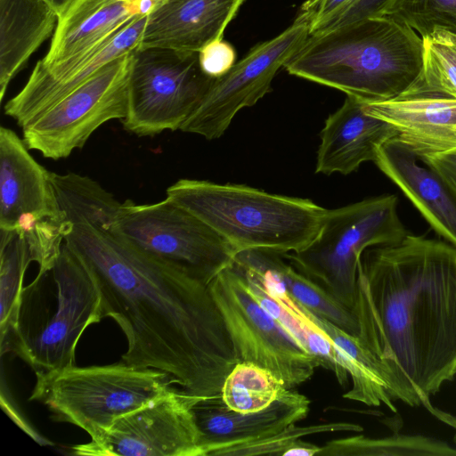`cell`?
I'll use <instances>...</instances> for the list:
<instances>
[{
    "label": "cell",
    "mask_w": 456,
    "mask_h": 456,
    "mask_svg": "<svg viewBox=\"0 0 456 456\" xmlns=\"http://www.w3.org/2000/svg\"><path fill=\"white\" fill-rule=\"evenodd\" d=\"M64 241L102 295L103 315L122 330V361L168 373L199 397L221 396L239 360L208 283L128 244L113 221L70 218Z\"/></svg>",
    "instance_id": "cell-1"
},
{
    "label": "cell",
    "mask_w": 456,
    "mask_h": 456,
    "mask_svg": "<svg viewBox=\"0 0 456 456\" xmlns=\"http://www.w3.org/2000/svg\"><path fill=\"white\" fill-rule=\"evenodd\" d=\"M358 338L386 369L394 400L423 406L456 429L430 396L456 375V248L408 233L358 262Z\"/></svg>",
    "instance_id": "cell-2"
},
{
    "label": "cell",
    "mask_w": 456,
    "mask_h": 456,
    "mask_svg": "<svg viewBox=\"0 0 456 456\" xmlns=\"http://www.w3.org/2000/svg\"><path fill=\"white\" fill-rule=\"evenodd\" d=\"M423 53V39L412 28L383 15L311 34L284 68L364 102H377L409 89L421 71Z\"/></svg>",
    "instance_id": "cell-3"
},
{
    "label": "cell",
    "mask_w": 456,
    "mask_h": 456,
    "mask_svg": "<svg viewBox=\"0 0 456 456\" xmlns=\"http://www.w3.org/2000/svg\"><path fill=\"white\" fill-rule=\"evenodd\" d=\"M166 195L222 235L237 254L297 252L317 236L327 212L308 199L195 179H179Z\"/></svg>",
    "instance_id": "cell-4"
},
{
    "label": "cell",
    "mask_w": 456,
    "mask_h": 456,
    "mask_svg": "<svg viewBox=\"0 0 456 456\" xmlns=\"http://www.w3.org/2000/svg\"><path fill=\"white\" fill-rule=\"evenodd\" d=\"M103 318L93 274L64 241L53 268L24 287L17 329L1 354L13 353L36 373L76 365L82 334Z\"/></svg>",
    "instance_id": "cell-5"
},
{
    "label": "cell",
    "mask_w": 456,
    "mask_h": 456,
    "mask_svg": "<svg viewBox=\"0 0 456 456\" xmlns=\"http://www.w3.org/2000/svg\"><path fill=\"white\" fill-rule=\"evenodd\" d=\"M29 401L44 404L55 421L75 425L94 438L120 417L166 395L175 384L167 372L126 363L36 373Z\"/></svg>",
    "instance_id": "cell-6"
},
{
    "label": "cell",
    "mask_w": 456,
    "mask_h": 456,
    "mask_svg": "<svg viewBox=\"0 0 456 456\" xmlns=\"http://www.w3.org/2000/svg\"><path fill=\"white\" fill-rule=\"evenodd\" d=\"M397 208V197L385 194L327 209L317 236L305 248L281 256L353 312L363 251L408 234Z\"/></svg>",
    "instance_id": "cell-7"
},
{
    "label": "cell",
    "mask_w": 456,
    "mask_h": 456,
    "mask_svg": "<svg viewBox=\"0 0 456 456\" xmlns=\"http://www.w3.org/2000/svg\"><path fill=\"white\" fill-rule=\"evenodd\" d=\"M71 223L61 208L52 172L12 129L0 128V230L19 232L44 273L54 265Z\"/></svg>",
    "instance_id": "cell-8"
},
{
    "label": "cell",
    "mask_w": 456,
    "mask_h": 456,
    "mask_svg": "<svg viewBox=\"0 0 456 456\" xmlns=\"http://www.w3.org/2000/svg\"><path fill=\"white\" fill-rule=\"evenodd\" d=\"M111 228L131 246L208 284L237 255L222 235L167 198L150 204L124 201Z\"/></svg>",
    "instance_id": "cell-9"
},
{
    "label": "cell",
    "mask_w": 456,
    "mask_h": 456,
    "mask_svg": "<svg viewBox=\"0 0 456 456\" xmlns=\"http://www.w3.org/2000/svg\"><path fill=\"white\" fill-rule=\"evenodd\" d=\"M215 79L201 69L199 52L137 47L132 53L124 128L138 136L180 130Z\"/></svg>",
    "instance_id": "cell-10"
},
{
    "label": "cell",
    "mask_w": 456,
    "mask_h": 456,
    "mask_svg": "<svg viewBox=\"0 0 456 456\" xmlns=\"http://www.w3.org/2000/svg\"><path fill=\"white\" fill-rule=\"evenodd\" d=\"M233 343L239 362L259 365L288 388L309 380L321 361L304 349L251 292L234 264L208 284Z\"/></svg>",
    "instance_id": "cell-11"
},
{
    "label": "cell",
    "mask_w": 456,
    "mask_h": 456,
    "mask_svg": "<svg viewBox=\"0 0 456 456\" xmlns=\"http://www.w3.org/2000/svg\"><path fill=\"white\" fill-rule=\"evenodd\" d=\"M132 53L106 64L23 126L28 150L54 160L65 159L83 148L104 123L122 120L126 114Z\"/></svg>",
    "instance_id": "cell-12"
},
{
    "label": "cell",
    "mask_w": 456,
    "mask_h": 456,
    "mask_svg": "<svg viewBox=\"0 0 456 456\" xmlns=\"http://www.w3.org/2000/svg\"><path fill=\"white\" fill-rule=\"evenodd\" d=\"M204 399L174 387L118 419L88 443L71 447L83 456H205L193 406Z\"/></svg>",
    "instance_id": "cell-13"
},
{
    "label": "cell",
    "mask_w": 456,
    "mask_h": 456,
    "mask_svg": "<svg viewBox=\"0 0 456 456\" xmlns=\"http://www.w3.org/2000/svg\"><path fill=\"white\" fill-rule=\"evenodd\" d=\"M309 36L308 23L296 18L281 34L255 45L225 75L215 79L180 130L208 140L221 137L238 111L253 106L271 90L278 70Z\"/></svg>",
    "instance_id": "cell-14"
},
{
    "label": "cell",
    "mask_w": 456,
    "mask_h": 456,
    "mask_svg": "<svg viewBox=\"0 0 456 456\" xmlns=\"http://www.w3.org/2000/svg\"><path fill=\"white\" fill-rule=\"evenodd\" d=\"M141 0H72L58 14L45 56L30 76L59 80L134 19Z\"/></svg>",
    "instance_id": "cell-15"
},
{
    "label": "cell",
    "mask_w": 456,
    "mask_h": 456,
    "mask_svg": "<svg viewBox=\"0 0 456 456\" xmlns=\"http://www.w3.org/2000/svg\"><path fill=\"white\" fill-rule=\"evenodd\" d=\"M234 264L243 273L251 292L262 306L304 349L321 361L322 368L335 375L342 387L347 386L349 374L346 357L314 322L310 311L288 292L272 266L270 252L241 251L236 255Z\"/></svg>",
    "instance_id": "cell-16"
},
{
    "label": "cell",
    "mask_w": 456,
    "mask_h": 456,
    "mask_svg": "<svg viewBox=\"0 0 456 456\" xmlns=\"http://www.w3.org/2000/svg\"><path fill=\"white\" fill-rule=\"evenodd\" d=\"M311 401L294 388H285L267 407L251 412L229 409L221 396L204 398L193 406L205 456L224 447L273 435L305 419Z\"/></svg>",
    "instance_id": "cell-17"
},
{
    "label": "cell",
    "mask_w": 456,
    "mask_h": 456,
    "mask_svg": "<svg viewBox=\"0 0 456 456\" xmlns=\"http://www.w3.org/2000/svg\"><path fill=\"white\" fill-rule=\"evenodd\" d=\"M247 0H159L148 15L139 47L200 52L223 38Z\"/></svg>",
    "instance_id": "cell-18"
},
{
    "label": "cell",
    "mask_w": 456,
    "mask_h": 456,
    "mask_svg": "<svg viewBox=\"0 0 456 456\" xmlns=\"http://www.w3.org/2000/svg\"><path fill=\"white\" fill-rule=\"evenodd\" d=\"M365 110L390 124L419 160L456 150V98L403 94L366 102Z\"/></svg>",
    "instance_id": "cell-19"
},
{
    "label": "cell",
    "mask_w": 456,
    "mask_h": 456,
    "mask_svg": "<svg viewBox=\"0 0 456 456\" xmlns=\"http://www.w3.org/2000/svg\"><path fill=\"white\" fill-rule=\"evenodd\" d=\"M365 103L346 95L341 107L327 118L320 134L316 173L348 175L363 162H374L379 148L397 137L390 124L366 112Z\"/></svg>",
    "instance_id": "cell-20"
},
{
    "label": "cell",
    "mask_w": 456,
    "mask_h": 456,
    "mask_svg": "<svg viewBox=\"0 0 456 456\" xmlns=\"http://www.w3.org/2000/svg\"><path fill=\"white\" fill-rule=\"evenodd\" d=\"M398 139L379 150L374 163L410 200L430 226L456 248V195Z\"/></svg>",
    "instance_id": "cell-21"
},
{
    "label": "cell",
    "mask_w": 456,
    "mask_h": 456,
    "mask_svg": "<svg viewBox=\"0 0 456 456\" xmlns=\"http://www.w3.org/2000/svg\"><path fill=\"white\" fill-rule=\"evenodd\" d=\"M148 16L134 19L59 80L28 77L22 89L4 105L5 115L19 126L58 102L110 61L139 47Z\"/></svg>",
    "instance_id": "cell-22"
},
{
    "label": "cell",
    "mask_w": 456,
    "mask_h": 456,
    "mask_svg": "<svg viewBox=\"0 0 456 456\" xmlns=\"http://www.w3.org/2000/svg\"><path fill=\"white\" fill-rule=\"evenodd\" d=\"M57 13L43 0H0V100L31 55L53 36Z\"/></svg>",
    "instance_id": "cell-23"
},
{
    "label": "cell",
    "mask_w": 456,
    "mask_h": 456,
    "mask_svg": "<svg viewBox=\"0 0 456 456\" xmlns=\"http://www.w3.org/2000/svg\"><path fill=\"white\" fill-rule=\"evenodd\" d=\"M310 315L346 359L352 387L343 397L368 406H380L383 403L396 412L389 377L384 366L357 337L311 311Z\"/></svg>",
    "instance_id": "cell-24"
},
{
    "label": "cell",
    "mask_w": 456,
    "mask_h": 456,
    "mask_svg": "<svg viewBox=\"0 0 456 456\" xmlns=\"http://www.w3.org/2000/svg\"><path fill=\"white\" fill-rule=\"evenodd\" d=\"M30 262L33 260L24 237L15 230H0L1 354L17 329L23 280Z\"/></svg>",
    "instance_id": "cell-25"
},
{
    "label": "cell",
    "mask_w": 456,
    "mask_h": 456,
    "mask_svg": "<svg viewBox=\"0 0 456 456\" xmlns=\"http://www.w3.org/2000/svg\"><path fill=\"white\" fill-rule=\"evenodd\" d=\"M317 455L456 456V449L444 441L421 435H392L381 438L357 435L327 442Z\"/></svg>",
    "instance_id": "cell-26"
},
{
    "label": "cell",
    "mask_w": 456,
    "mask_h": 456,
    "mask_svg": "<svg viewBox=\"0 0 456 456\" xmlns=\"http://www.w3.org/2000/svg\"><path fill=\"white\" fill-rule=\"evenodd\" d=\"M422 39L421 71L402 95L456 98V33L436 29Z\"/></svg>",
    "instance_id": "cell-27"
},
{
    "label": "cell",
    "mask_w": 456,
    "mask_h": 456,
    "mask_svg": "<svg viewBox=\"0 0 456 456\" xmlns=\"http://www.w3.org/2000/svg\"><path fill=\"white\" fill-rule=\"evenodd\" d=\"M272 266L288 292L314 314L328 320L347 333L359 336V325L354 313L323 288L286 263L281 255L270 252Z\"/></svg>",
    "instance_id": "cell-28"
},
{
    "label": "cell",
    "mask_w": 456,
    "mask_h": 456,
    "mask_svg": "<svg viewBox=\"0 0 456 456\" xmlns=\"http://www.w3.org/2000/svg\"><path fill=\"white\" fill-rule=\"evenodd\" d=\"M285 388L283 381L270 370L239 362L223 384L221 398L232 411L251 412L267 407Z\"/></svg>",
    "instance_id": "cell-29"
},
{
    "label": "cell",
    "mask_w": 456,
    "mask_h": 456,
    "mask_svg": "<svg viewBox=\"0 0 456 456\" xmlns=\"http://www.w3.org/2000/svg\"><path fill=\"white\" fill-rule=\"evenodd\" d=\"M362 428L351 422H326L308 426H290L273 434L253 441L221 448L212 456H257L283 453L303 436L333 432H361Z\"/></svg>",
    "instance_id": "cell-30"
},
{
    "label": "cell",
    "mask_w": 456,
    "mask_h": 456,
    "mask_svg": "<svg viewBox=\"0 0 456 456\" xmlns=\"http://www.w3.org/2000/svg\"><path fill=\"white\" fill-rule=\"evenodd\" d=\"M387 15L403 20L421 37L436 29L456 33V0H395Z\"/></svg>",
    "instance_id": "cell-31"
},
{
    "label": "cell",
    "mask_w": 456,
    "mask_h": 456,
    "mask_svg": "<svg viewBox=\"0 0 456 456\" xmlns=\"http://www.w3.org/2000/svg\"><path fill=\"white\" fill-rule=\"evenodd\" d=\"M235 59L233 46L223 38L208 44L199 52L201 69L213 78L225 75L235 64Z\"/></svg>",
    "instance_id": "cell-32"
},
{
    "label": "cell",
    "mask_w": 456,
    "mask_h": 456,
    "mask_svg": "<svg viewBox=\"0 0 456 456\" xmlns=\"http://www.w3.org/2000/svg\"><path fill=\"white\" fill-rule=\"evenodd\" d=\"M352 0H306L297 18L308 23L310 35L323 29Z\"/></svg>",
    "instance_id": "cell-33"
},
{
    "label": "cell",
    "mask_w": 456,
    "mask_h": 456,
    "mask_svg": "<svg viewBox=\"0 0 456 456\" xmlns=\"http://www.w3.org/2000/svg\"><path fill=\"white\" fill-rule=\"evenodd\" d=\"M394 2L395 0H352L322 30L344 26L370 17L387 15Z\"/></svg>",
    "instance_id": "cell-34"
},
{
    "label": "cell",
    "mask_w": 456,
    "mask_h": 456,
    "mask_svg": "<svg viewBox=\"0 0 456 456\" xmlns=\"http://www.w3.org/2000/svg\"><path fill=\"white\" fill-rule=\"evenodd\" d=\"M419 161L436 171L456 195V150Z\"/></svg>",
    "instance_id": "cell-35"
},
{
    "label": "cell",
    "mask_w": 456,
    "mask_h": 456,
    "mask_svg": "<svg viewBox=\"0 0 456 456\" xmlns=\"http://www.w3.org/2000/svg\"><path fill=\"white\" fill-rule=\"evenodd\" d=\"M320 448L321 446L305 442L300 438L283 453V456H314L318 454Z\"/></svg>",
    "instance_id": "cell-36"
},
{
    "label": "cell",
    "mask_w": 456,
    "mask_h": 456,
    "mask_svg": "<svg viewBox=\"0 0 456 456\" xmlns=\"http://www.w3.org/2000/svg\"><path fill=\"white\" fill-rule=\"evenodd\" d=\"M56 13L60 14L72 0H43Z\"/></svg>",
    "instance_id": "cell-37"
},
{
    "label": "cell",
    "mask_w": 456,
    "mask_h": 456,
    "mask_svg": "<svg viewBox=\"0 0 456 456\" xmlns=\"http://www.w3.org/2000/svg\"><path fill=\"white\" fill-rule=\"evenodd\" d=\"M454 442H455V444H456V433H455V435H454Z\"/></svg>",
    "instance_id": "cell-38"
}]
</instances>
